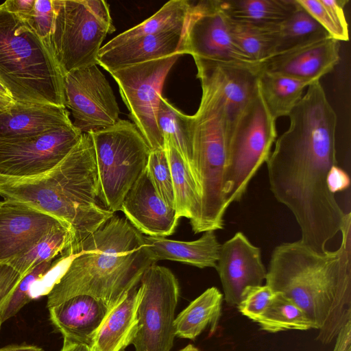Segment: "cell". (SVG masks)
<instances>
[{"label":"cell","mask_w":351,"mask_h":351,"mask_svg":"<svg viewBox=\"0 0 351 351\" xmlns=\"http://www.w3.org/2000/svg\"><path fill=\"white\" fill-rule=\"evenodd\" d=\"M266 163L270 191L295 217L300 240L326 251L351 215L327 186L331 168L338 165L335 133L313 120L294 121L276 141Z\"/></svg>","instance_id":"obj_1"},{"label":"cell","mask_w":351,"mask_h":351,"mask_svg":"<svg viewBox=\"0 0 351 351\" xmlns=\"http://www.w3.org/2000/svg\"><path fill=\"white\" fill-rule=\"evenodd\" d=\"M340 246L317 252L300 240L272 251L266 284L293 300L307 315L317 339L333 341L351 322V215L341 231Z\"/></svg>","instance_id":"obj_2"},{"label":"cell","mask_w":351,"mask_h":351,"mask_svg":"<svg viewBox=\"0 0 351 351\" xmlns=\"http://www.w3.org/2000/svg\"><path fill=\"white\" fill-rule=\"evenodd\" d=\"M70 263L48 294V308L79 295L111 309L140 283L154 264L144 236L128 220L113 215L64 257Z\"/></svg>","instance_id":"obj_3"},{"label":"cell","mask_w":351,"mask_h":351,"mask_svg":"<svg viewBox=\"0 0 351 351\" xmlns=\"http://www.w3.org/2000/svg\"><path fill=\"white\" fill-rule=\"evenodd\" d=\"M0 195L27 204L59 219L69 228L75 247L111 218L100 198L95 154L90 134L46 173L28 178L0 176Z\"/></svg>","instance_id":"obj_4"},{"label":"cell","mask_w":351,"mask_h":351,"mask_svg":"<svg viewBox=\"0 0 351 351\" xmlns=\"http://www.w3.org/2000/svg\"><path fill=\"white\" fill-rule=\"evenodd\" d=\"M64 77L29 21L0 4V82L14 101L66 108Z\"/></svg>","instance_id":"obj_5"},{"label":"cell","mask_w":351,"mask_h":351,"mask_svg":"<svg viewBox=\"0 0 351 351\" xmlns=\"http://www.w3.org/2000/svg\"><path fill=\"white\" fill-rule=\"evenodd\" d=\"M55 16L49 47L64 75L97 65L106 36L115 31L103 0H53Z\"/></svg>","instance_id":"obj_6"},{"label":"cell","mask_w":351,"mask_h":351,"mask_svg":"<svg viewBox=\"0 0 351 351\" xmlns=\"http://www.w3.org/2000/svg\"><path fill=\"white\" fill-rule=\"evenodd\" d=\"M89 134L100 198L110 211L121 210L125 195L147 167L151 149L136 125L126 120Z\"/></svg>","instance_id":"obj_7"},{"label":"cell","mask_w":351,"mask_h":351,"mask_svg":"<svg viewBox=\"0 0 351 351\" xmlns=\"http://www.w3.org/2000/svg\"><path fill=\"white\" fill-rule=\"evenodd\" d=\"M276 137V120L268 111L258 87L227 143L223 186L227 208L243 198L250 180L268 160Z\"/></svg>","instance_id":"obj_8"},{"label":"cell","mask_w":351,"mask_h":351,"mask_svg":"<svg viewBox=\"0 0 351 351\" xmlns=\"http://www.w3.org/2000/svg\"><path fill=\"white\" fill-rule=\"evenodd\" d=\"M138 291L135 351H170L175 338L178 280L168 268L155 263L144 272Z\"/></svg>","instance_id":"obj_9"},{"label":"cell","mask_w":351,"mask_h":351,"mask_svg":"<svg viewBox=\"0 0 351 351\" xmlns=\"http://www.w3.org/2000/svg\"><path fill=\"white\" fill-rule=\"evenodd\" d=\"M180 56L174 54L108 71L117 82L130 116L151 151L165 149L157 113L165 80Z\"/></svg>","instance_id":"obj_10"},{"label":"cell","mask_w":351,"mask_h":351,"mask_svg":"<svg viewBox=\"0 0 351 351\" xmlns=\"http://www.w3.org/2000/svg\"><path fill=\"white\" fill-rule=\"evenodd\" d=\"M202 96L220 112L227 143L241 114L258 90V63L223 62L193 58Z\"/></svg>","instance_id":"obj_11"},{"label":"cell","mask_w":351,"mask_h":351,"mask_svg":"<svg viewBox=\"0 0 351 351\" xmlns=\"http://www.w3.org/2000/svg\"><path fill=\"white\" fill-rule=\"evenodd\" d=\"M82 135L71 123L37 136L0 138V176L28 178L46 173L71 152Z\"/></svg>","instance_id":"obj_12"},{"label":"cell","mask_w":351,"mask_h":351,"mask_svg":"<svg viewBox=\"0 0 351 351\" xmlns=\"http://www.w3.org/2000/svg\"><path fill=\"white\" fill-rule=\"evenodd\" d=\"M64 86L65 106L82 134L108 128L119 121V108L113 90L97 64L66 73Z\"/></svg>","instance_id":"obj_13"},{"label":"cell","mask_w":351,"mask_h":351,"mask_svg":"<svg viewBox=\"0 0 351 351\" xmlns=\"http://www.w3.org/2000/svg\"><path fill=\"white\" fill-rule=\"evenodd\" d=\"M178 53L217 62L255 63L247 59L234 44L226 16L219 7L218 0L200 1L191 4Z\"/></svg>","instance_id":"obj_14"},{"label":"cell","mask_w":351,"mask_h":351,"mask_svg":"<svg viewBox=\"0 0 351 351\" xmlns=\"http://www.w3.org/2000/svg\"><path fill=\"white\" fill-rule=\"evenodd\" d=\"M215 269L224 300L233 306H237L245 288L263 285L267 276L261 248L252 244L241 232H236L221 245Z\"/></svg>","instance_id":"obj_15"},{"label":"cell","mask_w":351,"mask_h":351,"mask_svg":"<svg viewBox=\"0 0 351 351\" xmlns=\"http://www.w3.org/2000/svg\"><path fill=\"white\" fill-rule=\"evenodd\" d=\"M60 223L57 218L23 202L1 201L0 264L8 263L26 252Z\"/></svg>","instance_id":"obj_16"},{"label":"cell","mask_w":351,"mask_h":351,"mask_svg":"<svg viewBox=\"0 0 351 351\" xmlns=\"http://www.w3.org/2000/svg\"><path fill=\"white\" fill-rule=\"evenodd\" d=\"M339 49V41L326 36L276 53L258 62V68L313 83L338 64Z\"/></svg>","instance_id":"obj_17"},{"label":"cell","mask_w":351,"mask_h":351,"mask_svg":"<svg viewBox=\"0 0 351 351\" xmlns=\"http://www.w3.org/2000/svg\"><path fill=\"white\" fill-rule=\"evenodd\" d=\"M121 210L141 233L153 237L173 234L180 219L155 190L147 167L125 195Z\"/></svg>","instance_id":"obj_18"},{"label":"cell","mask_w":351,"mask_h":351,"mask_svg":"<svg viewBox=\"0 0 351 351\" xmlns=\"http://www.w3.org/2000/svg\"><path fill=\"white\" fill-rule=\"evenodd\" d=\"M111 308L102 300L79 295L49 308L50 320L64 339L91 348Z\"/></svg>","instance_id":"obj_19"},{"label":"cell","mask_w":351,"mask_h":351,"mask_svg":"<svg viewBox=\"0 0 351 351\" xmlns=\"http://www.w3.org/2000/svg\"><path fill=\"white\" fill-rule=\"evenodd\" d=\"M182 34V31L166 32L138 37L109 49L101 47L97 64L108 71L179 54Z\"/></svg>","instance_id":"obj_20"},{"label":"cell","mask_w":351,"mask_h":351,"mask_svg":"<svg viewBox=\"0 0 351 351\" xmlns=\"http://www.w3.org/2000/svg\"><path fill=\"white\" fill-rule=\"evenodd\" d=\"M71 123L66 108L15 102L0 114V138L37 136Z\"/></svg>","instance_id":"obj_21"},{"label":"cell","mask_w":351,"mask_h":351,"mask_svg":"<svg viewBox=\"0 0 351 351\" xmlns=\"http://www.w3.org/2000/svg\"><path fill=\"white\" fill-rule=\"evenodd\" d=\"M197 240L180 241L165 237L144 236V241L154 263L160 260L181 262L203 269L215 268L221 245L215 234L209 230Z\"/></svg>","instance_id":"obj_22"},{"label":"cell","mask_w":351,"mask_h":351,"mask_svg":"<svg viewBox=\"0 0 351 351\" xmlns=\"http://www.w3.org/2000/svg\"><path fill=\"white\" fill-rule=\"evenodd\" d=\"M138 291L135 288L108 313L99 329L91 351H121L132 344L137 330Z\"/></svg>","instance_id":"obj_23"},{"label":"cell","mask_w":351,"mask_h":351,"mask_svg":"<svg viewBox=\"0 0 351 351\" xmlns=\"http://www.w3.org/2000/svg\"><path fill=\"white\" fill-rule=\"evenodd\" d=\"M223 299V294L215 287L204 291L175 317V336L194 340L208 327L210 334L215 332Z\"/></svg>","instance_id":"obj_24"},{"label":"cell","mask_w":351,"mask_h":351,"mask_svg":"<svg viewBox=\"0 0 351 351\" xmlns=\"http://www.w3.org/2000/svg\"><path fill=\"white\" fill-rule=\"evenodd\" d=\"M164 141L172 178L175 210L179 218L190 219L192 227L199 213L201 200L199 189L189 167L171 141L167 138Z\"/></svg>","instance_id":"obj_25"},{"label":"cell","mask_w":351,"mask_h":351,"mask_svg":"<svg viewBox=\"0 0 351 351\" xmlns=\"http://www.w3.org/2000/svg\"><path fill=\"white\" fill-rule=\"evenodd\" d=\"M311 84L308 81L259 69L260 93L268 111L276 121L279 117H288L302 97L304 88Z\"/></svg>","instance_id":"obj_26"},{"label":"cell","mask_w":351,"mask_h":351,"mask_svg":"<svg viewBox=\"0 0 351 351\" xmlns=\"http://www.w3.org/2000/svg\"><path fill=\"white\" fill-rule=\"evenodd\" d=\"M191 3L186 0H171L140 24L121 33L102 47L112 48L130 40L171 31L183 32Z\"/></svg>","instance_id":"obj_27"},{"label":"cell","mask_w":351,"mask_h":351,"mask_svg":"<svg viewBox=\"0 0 351 351\" xmlns=\"http://www.w3.org/2000/svg\"><path fill=\"white\" fill-rule=\"evenodd\" d=\"M221 12L228 17L256 24L277 23L295 10L296 0H218Z\"/></svg>","instance_id":"obj_28"},{"label":"cell","mask_w":351,"mask_h":351,"mask_svg":"<svg viewBox=\"0 0 351 351\" xmlns=\"http://www.w3.org/2000/svg\"><path fill=\"white\" fill-rule=\"evenodd\" d=\"M226 16L230 37L237 48L250 61L258 63L276 52L271 24H256Z\"/></svg>","instance_id":"obj_29"},{"label":"cell","mask_w":351,"mask_h":351,"mask_svg":"<svg viewBox=\"0 0 351 351\" xmlns=\"http://www.w3.org/2000/svg\"><path fill=\"white\" fill-rule=\"evenodd\" d=\"M271 28L276 43V53L329 36L327 32L298 3L289 16L279 23H271Z\"/></svg>","instance_id":"obj_30"},{"label":"cell","mask_w":351,"mask_h":351,"mask_svg":"<svg viewBox=\"0 0 351 351\" xmlns=\"http://www.w3.org/2000/svg\"><path fill=\"white\" fill-rule=\"evenodd\" d=\"M71 244L69 228L60 223L53 226L26 252L9 264L23 277L37 265L53 260L60 253L64 254Z\"/></svg>","instance_id":"obj_31"},{"label":"cell","mask_w":351,"mask_h":351,"mask_svg":"<svg viewBox=\"0 0 351 351\" xmlns=\"http://www.w3.org/2000/svg\"><path fill=\"white\" fill-rule=\"evenodd\" d=\"M269 332L314 329L305 313L290 298L276 292L265 312L255 321Z\"/></svg>","instance_id":"obj_32"},{"label":"cell","mask_w":351,"mask_h":351,"mask_svg":"<svg viewBox=\"0 0 351 351\" xmlns=\"http://www.w3.org/2000/svg\"><path fill=\"white\" fill-rule=\"evenodd\" d=\"M190 119L191 115L182 113L167 99L160 97L157 113L158 128L164 138L171 141L192 173Z\"/></svg>","instance_id":"obj_33"},{"label":"cell","mask_w":351,"mask_h":351,"mask_svg":"<svg viewBox=\"0 0 351 351\" xmlns=\"http://www.w3.org/2000/svg\"><path fill=\"white\" fill-rule=\"evenodd\" d=\"M297 2L338 41L349 39L343 8L348 0H296Z\"/></svg>","instance_id":"obj_34"},{"label":"cell","mask_w":351,"mask_h":351,"mask_svg":"<svg viewBox=\"0 0 351 351\" xmlns=\"http://www.w3.org/2000/svg\"><path fill=\"white\" fill-rule=\"evenodd\" d=\"M147 169L159 196L168 206L175 209L172 178L165 149L151 151Z\"/></svg>","instance_id":"obj_35"},{"label":"cell","mask_w":351,"mask_h":351,"mask_svg":"<svg viewBox=\"0 0 351 351\" xmlns=\"http://www.w3.org/2000/svg\"><path fill=\"white\" fill-rule=\"evenodd\" d=\"M52 260L44 261L25 275L14 290L6 307L0 314L2 323L14 316L30 300V289L51 268Z\"/></svg>","instance_id":"obj_36"},{"label":"cell","mask_w":351,"mask_h":351,"mask_svg":"<svg viewBox=\"0 0 351 351\" xmlns=\"http://www.w3.org/2000/svg\"><path fill=\"white\" fill-rule=\"evenodd\" d=\"M276 291L268 285L247 287L237 305L239 312L255 322L267 309Z\"/></svg>","instance_id":"obj_37"},{"label":"cell","mask_w":351,"mask_h":351,"mask_svg":"<svg viewBox=\"0 0 351 351\" xmlns=\"http://www.w3.org/2000/svg\"><path fill=\"white\" fill-rule=\"evenodd\" d=\"M55 11L53 0H36L34 9L29 21L40 38L49 46Z\"/></svg>","instance_id":"obj_38"},{"label":"cell","mask_w":351,"mask_h":351,"mask_svg":"<svg viewBox=\"0 0 351 351\" xmlns=\"http://www.w3.org/2000/svg\"><path fill=\"white\" fill-rule=\"evenodd\" d=\"M22 278L9 264H0V314L6 307Z\"/></svg>","instance_id":"obj_39"},{"label":"cell","mask_w":351,"mask_h":351,"mask_svg":"<svg viewBox=\"0 0 351 351\" xmlns=\"http://www.w3.org/2000/svg\"><path fill=\"white\" fill-rule=\"evenodd\" d=\"M327 186L330 192L334 195L337 192L346 190L350 186V177L347 172L338 165L332 167L327 178Z\"/></svg>","instance_id":"obj_40"},{"label":"cell","mask_w":351,"mask_h":351,"mask_svg":"<svg viewBox=\"0 0 351 351\" xmlns=\"http://www.w3.org/2000/svg\"><path fill=\"white\" fill-rule=\"evenodd\" d=\"M36 0H7L3 2L5 8L20 16L29 19L33 14Z\"/></svg>","instance_id":"obj_41"},{"label":"cell","mask_w":351,"mask_h":351,"mask_svg":"<svg viewBox=\"0 0 351 351\" xmlns=\"http://www.w3.org/2000/svg\"><path fill=\"white\" fill-rule=\"evenodd\" d=\"M333 351H351V322L347 323L336 337Z\"/></svg>","instance_id":"obj_42"},{"label":"cell","mask_w":351,"mask_h":351,"mask_svg":"<svg viewBox=\"0 0 351 351\" xmlns=\"http://www.w3.org/2000/svg\"><path fill=\"white\" fill-rule=\"evenodd\" d=\"M15 102L6 88L0 82V112H8Z\"/></svg>","instance_id":"obj_43"},{"label":"cell","mask_w":351,"mask_h":351,"mask_svg":"<svg viewBox=\"0 0 351 351\" xmlns=\"http://www.w3.org/2000/svg\"><path fill=\"white\" fill-rule=\"evenodd\" d=\"M0 351H43L40 348L27 344L11 345L0 348Z\"/></svg>","instance_id":"obj_44"},{"label":"cell","mask_w":351,"mask_h":351,"mask_svg":"<svg viewBox=\"0 0 351 351\" xmlns=\"http://www.w3.org/2000/svg\"><path fill=\"white\" fill-rule=\"evenodd\" d=\"M60 351H91L86 345L73 343L64 339L63 346Z\"/></svg>","instance_id":"obj_45"},{"label":"cell","mask_w":351,"mask_h":351,"mask_svg":"<svg viewBox=\"0 0 351 351\" xmlns=\"http://www.w3.org/2000/svg\"><path fill=\"white\" fill-rule=\"evenodd\" d=\"M179 351H199V350L193 345L189 344Z\"/></svg>","instance_id":"obj_46"},{"label":"cell","mask_w":351,"mask_h":351,"mask_svg":"<svg viewBox=\"0 0 351 351\" xmlns=\"http://www.w3.org/2000/svg\"><path fill=\"white\" fill-rule=\"evenodd\" d=\"M2 322H1V317H0V330H1V324H2Z\"/></svg>","instance_id":"obj_47"},{"label":"cell","mask_w":351,"mask_h":351,"mask_svg":"<svg viewBox=\"0 0 351 351\" xmlns=\"http://www.w3.org/2000/svg\"><path fill=\"white\" fill-rule=\"evenodd\" d=\"M121 351H125V350H121Z\"/></svg>","instance_id":"obj_48"},{"label":"cell","mask_w":351,"mask_h":351,"mask_svg":"<svg viewBox=\"0 0 351 351\" xmlns=\"http://www.w3.org/2000/svg\"><path fill=\"white\" fill-rule=\"evenodd\" d=\"M0 114H1V112H0Z\"/></svg>","instance_id":"obj_49"}]
</instances>
